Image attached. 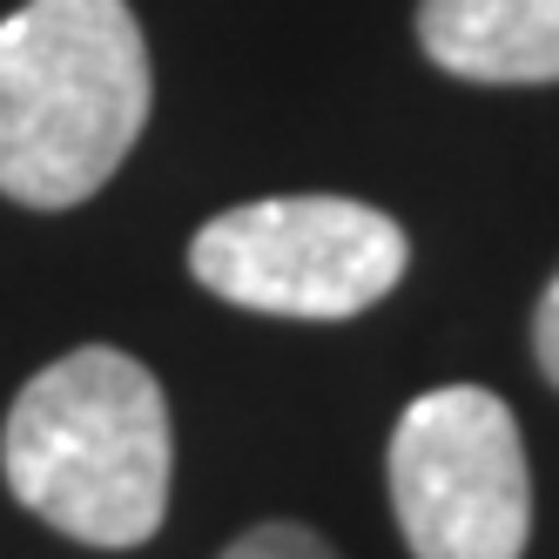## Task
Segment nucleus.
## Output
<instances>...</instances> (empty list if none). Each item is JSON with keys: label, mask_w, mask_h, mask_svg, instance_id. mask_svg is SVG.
<instances>
[{"label": "nucleus", "mask_w": 559, "mask_h": 559, "mask_svg": "<svg viewBox=\"0 0 559 559\" xmlns=\"http://www.w3.org/2000/svg\"><path fill=\"white\" fill-rule=\"evenodd\" d=\"M418 41L459 82H559V0H418Z\"/></svg>", "instance_id": "nucleus-5"}, {"label": "nucleus", "mask_w": 559, "mask_h": 559, "mask_svg": "<svg viewBox=\"0 0 559 559\" xmlns=\"http://www.w3.org/2000/svg\"><path fill=\"white\" fill-rule=\"evenodd\" d=\"M148 41L129 0H27L0 21V195L74 210L148 122Z\"/></svg>", "instance_id": "nucleus-1"}, {"label": "nucleus", "mask_w": 559, "mask_h": 559, "mask_svg": "<svg viewBox=\"0 0 559 559\" xmlns=\"http://www.w3.org/2000/svg\"><path fill=\"white\" fill-rule=\"evenodd\" d=\"M169 405L115 344H82L27 378L0 431V472L8 492L48 519L55 533L122 552L142 546L169 512Z\"/></svg>", "instance_id": "nucleus-2"}, {"label": "nucleus", "mask_w": 559, "mask_h": 559, "mask_svg": "<svg viewBox=\"0 0 559 559\" xmlns=\"http://www.w3.org/2000/svg\"><path fill=\"white\" fill-rule=\"evenodd\" d=\"M533 350H539V371L552 378L559 391V270H552V284L539 297V317H533Z\"/></svg>", "instance_id": "nucleus-7"}, {"label": "nucleus", "mask_w": 559, "mask_h": 559, "mask_svg": "<svg viewBox=\"0 0 559 559\" xmlns=\"http://www.w3.org/2000/svg\"><path fill=\"white\" fill-rule=\"evenodd\" d=\"M391 512L412 559H519L533 539V472L519 418L486 384L418 391L391 425Z\"/></svg>", "instance_id": "nucleus-4"}, {"label": "nucleus", "mask_w": 559, "mask_h": 559, "mask_svg": "<svg viewBox=\"0 0 559 559\" xmlns=\"http://www.w3.org/2000/svg\"><path fill=\"white\" fill-rule=\"evenodd\" d=\"M405 263V229L350 195H263L210 216L189 243V270L203 290L304 324H337L384 304Z\"/></svg>", "instance_id": "nucleus-3"}, {"label": "nucleus", "mask_w": 559, "mask_h": 559, "mask_svg": "<svg viewBox=\"0 0 559 559\" xmlns=\"http://www.w3.org/2000/svg\"><path fill=\"white\" fill-rule=\"evenodd\" d=\"M223 559H337L324 533L297 526V519H270V526H250Z\"/></svg>", "instance_id": "nucleus-6"}]
</instances>
